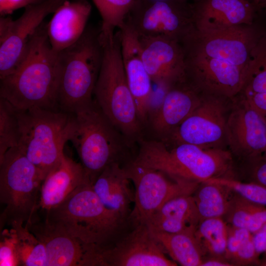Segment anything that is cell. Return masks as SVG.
I'll list each match as a JSON object with an SVG mask.
<instances>
[{"mask_svg": "<svg viewBox=\"0 0 266 266\" xmlns=\"http://www.w3.org/2000/svg\"><path fill=\"white\" fill-rule=\"evenodd\" d=\"M262 36L254 24L207 32L195 29L181 43L187 80L203 94L235 98Z\"/></svg>", "mask_w": 266, "mask_h": 266, "instance_id": "1", "label": "cell"}, {"mask_svg": "<svg viewBox=\"0 0 266 266\" xmlns=\"http://www.w3.org/2000/svg\"><path fill=\"white\" fill-rule=\"evenodd\" d=\"M58 53L52 48L43 22L28 43L15 70L0 79V98L15 108H58Z\"/></svg>", "mask_w": 266, "mask_h": 266, "instance_id": "2", "label": "cell"}, {"mask_svg": "<svg viewBox=\"0 0 266 266\" xmlns=\"http://www.w3.org/2000/svg\"><path fill=\"white\" fill-rule=\"evenodd\" d=\"M43 218L97 251L111 246L133 227L129 218L103 204L90 183L77 188L59 205L44 212Z\"/></svg>", "mask_w": 266, "mask_h": 266, "instance_id": "3", "label": "cell"}, {"mask_svg": "<svg viewBox=\"0 0 266 266\" xmlns=\"http://www.w3.org/2000/svg\"><path fill=\"white\" fill-rule=\"evenodd\" d=\"M133 161L171 176L199 183L224 177L232 166V153L229 151L188 143L169 147L160 139L140 140Z\"/></svg>", "mask_w": 266, "mask_h": 266, "instance_id": "4", "label": "cell"}, {"mask_svg": "<svg viewBox=\"0 0 266 266\" xmlns=\"http://www.w3.org/2000/svg\"><path fill=\"white\" fill-rule=\"evenodd\" d=\"M102 42V61L94 91V100L125 139L140 140L143 125L126 78L118 31Z\"/></svg>", "mask_w": 266, "mask_h": 266, "instance_id": "5", "label": "cell"}, {"mask_svg": "<svg viewBox=\"0 0 266 266\" xmlns=\"http://www.w3.org/2000/svg\"><path fill=\"white\" fill-rule=\"evenodd\" d=\"M103 58L100 29L87 27L74 43L58 53L59 109L73 114L91 104Z\"/></svg>", "mask_w": 266, "mask_h": 266, "instance_id": "6", "label": "cell"}, {"mask_svg": "<svg viewBox=\"0 0 266 266\" xmlns=\"http://www.w3.org/2000/svg\"><path fill=\"white\" fill-rule=\"evenodd\" d=\"M18 123L17 147L33 164L43 181L60 163L69 140L73 114L58 108H15Z\"/></svg>", "mask_w": 266, "mask_h": 266, "instance_id": "7", "label": "cell"}, {"mask_svg": "<svg viewBox=\"0 0 266 266\" xmlns=\"http://www.w3.org/2000/svg\"><path fill=\"white\" fill-rule=\"evenodd\" d=\"M69 140L92 185L101 172L124 159L123 136L105 116L94 100L73 114Z\"/></svg>", "mask_w": 266, "mask_h": 266, "instance_id": "8", "label": "cell"}, {"mask_svg": "<svg viewBox=\"0 0 266 266\" xmlns=\"http://www.w3.org/2000/svg\"><path fill=\"white\" fill-rule=\"evenodd\" d=\"M43 180L35 166L17 147L0 158V225L30 223L36 214Z\"/></svg>", "mask_w": 266, "mask_h": 266, "instance_id": "9", "label": "cell"}, {"mask_svg": "<svg viewBox=\"0 0 266 266\" xmlns=\"http://www.w3.org/2000/svg\"><path fill=\"white\" fill-rule=\"evenodd\" d=\"M123 167L134 188V201L129 217L132 227L146 225L164 203L178 196L192 195L200 183L171 176L133 160Z\"/></svg>", "mask_w": 266, "mask_h": 266, "instance_id": "10", "label": "cell"}, {"mask_svg": "<svg viewBox=\"0 0 266 266\" xmlns=\"http://www.w3.org/2000/svg\"><path fill=\"white\" fill-rule=\"evenodd\" d=\"M125 23L139 37H162L181 44L195 29L192 3L180 0H140Z\"/></svg>", "mask_w": 266, "mask_h": 266, "instance_id": "11", "label": "cell"}, {"mask_svg": "<svg viewBox=\"0 0 266 266\" xmlns=\"http://www.w3.org/2000/svg\"><path fill=\"white\" fill-rule=\"evenodd\" d=\"M145 224H139L123 234L113 244L94 250L91 266H176Z\"/></svg>", "mask_w": 266, "mask_h": 266, "instance_id": "12", "label": "cell"}, {"mask_svg": "<svg viewBox=\"0 0 266 266\" xmlns=\"http://www.w3.org/2000/svg\"><path fill=\"white\" fill-rule=\"evenodd\" d=\"M67 0H44L25 7L13 20L0 19V79L13 72L22 60L28 43L45 18Z\"/></svg>", "mask_w": 266, "mask_h": 266, "instance_id": "13", "label": "cell"}, {"mask_svg": "<svg viewBox=\"0 0 266 266\" xmlns=\"http://www.w3.org/2000/svg\"><path fill=\"white\" fill-rule=\"evenodd\" d=\"M194 109L165 139V143L193 144L203 148L217 147L226 140L227 117L221 99L223 97L204 94Z\"/></svg>", "mask_w": 266, "mask_h": 266, "instance_id": "14", "label": "cell"}, {"mask_svg": "<svg viewBox=\"0 0 266 266\" xmlns=\"http://www.w3.org/2000/svg\"><path fill=\"white\" fill-rule=\"evenodd\" d=\"M226 141L231 153L246 162L263 156L266 149V119L240 98L227 117Z\"/></svg>", "mask_w": 266, "mask_h": 266, "instance_id": "15", "label": "cell"}, {"mask_svg": "<svg viewBox=\"0 0 266 266\" xmlns=\"http://www.w3.org/2000/svg\"><path fill=\"white\" fill-rule=\"evenodd\" d=\"M141 57L152 82L164 91L187 80L182 45L162 37H139Z\"/></svg>", "mask_w": 266, "mask_h": 266, "instance_id": "16", "label": "cell"}, {"mask_svg": "<svg viewBox=\"0 0 266 266\" xmlns=\"http://www.w3.org/2000/svg\"><path fill=\"white\" fill-rule=\"evenodd\" d=\"M118 31L128 84L135 101L139 119L144 125L148 122L151 113L152 81L141 57L137 35L126 23Z\"/></svg>", "mask_w": 266, "mask_h": 266, "instance_id": "17", "label": "cell"}, {"mask_svg": "<svg viewBox=\"0 0 266 266\" xmlns=\"http://www.w3.org/2000/svg\"><path fill=\"white\" fill-rule=\"evenodd\" d=\"M26 225L44 246L46 266H89V248L60 226L35 217Z\"/></svg>", "mask_w": 266, "mask_h": 266, "instance_id": "18", "label": "cell"}, {"mask_svg": "<svg viewBox=\"0 0 266 266\" xmlns=\"http://www.w3.org/2000/svg\"><path fill=\"white\" fill-rule=\"evenodd\" d=\"M164 93L161 103L148 120L160 140L166 138L191 114L202 97L188 80L171 86Z\"/></svg>", "mask_w": 266, "mask_h": 266, "instance_id": "19", "label": "cell"}, {"mask_svg": "<svg viewBox=\"0 0 266 266\" xmlns=\"http://www.w3.org/2000/svg\"><path fill=\"white\" fill-rule=\"evenodd\" d=\"M192 5L194 26L200 32L254 24L256 10L247 0H201Z\"/></svg>", "mask_w": 266, "mask_h": 266, "instance_id": "20", "label": "cell"}, {"mask_svg": "<svg viewBox=\"0 0 266 266\" xmlns=\"http://www.w3.org/2000/svg\"><path fill=\"white\" fill-rule=\"evenodd\" d=\"M91 5L86 0H67L55 11L46 24L52 49L59 53L76 42L86 29Z\"/></svg>", "mask_w": 266, "mask_h": 266, "instance_id": "21", "label": "cell"}, {"mask_svg": "<svg viewBox=\"0 0 266 266\" xmlns=\"http://www.w3.org/2000/svg\"><path fill=\"white\" fill-rule=\"evenodd\" d=\"M86 183L91 184L81 163L65 154L60 164L42 182L37 210L45 212L55 208L77 188Z\"/></svg>", "mask_w": 266, "mask_h": 266, "instance_id": "22", "label": "cell"}, {"mask_svg": "<svg viewBox=\"0 0 266 266\" xmlns=\"http://www.w3.org/2000/svg\"><path fill=\"white\" fill-rule=\"evenodd\" d=\"M131 181L123 166L114 163L101 172L92 186L106 208L129 218L134 201Z\"/></svg>", "mask_w": 266, "mask_h": 266, "instance_id": "23", "label": "cell"}, {"mask_svg": "<svg viewBox=\"0 0 266 266\" xmlns=\"http://www.w3.org/2000/svg\"><path fill=\"white\" fill-rule=\"evenodd\" d=\"M192 195H180L169 200L146 225L151 230L166 233H195L200 219Z\"/></svg>", "mask_w": 266, "mask_h": 266, "instance_id": "24", "label": "cell"}, {"mask_svg": "<svg viewBox=\"0 0 266 266\" xmlns=\"http://www.w3.org/2000/svg\"><path fill=\"white\" fill-rule=\"evenodd\" d=\"M172 260L183 266H200L203 256L194 233H170L150 230Z\"/></svg>", "mask_w": 266, "mask_h": 266, "instance_id": "25", "label": "cell"}, {"mask_svg": "<svg viewBox=\"0 0 266 266\" xmlns=\"http://www.w3.org/2000/svg\"><path fill=\"white\" fill-rule=\"evenodd\" d=\"M234 192L218 183L203 182L198 186L193 197L200 221L211 218H223L227 213Z\"/></svg>", "mask_w": 266, "mask_h": 266, "instance_id": "26", "label": "cell"}, {"mask_svg": "<svg viewBox=\"0 0 266 266\" xmlns=\"http://www.w3.org/2000/svg\"><path fill=\"white\" fill-rule=\"evenodd\" d=\"M228 226L223 218H207L200 222L194 236L203 258L217 257L226 259Z\"/></svg>", "mask_w": 266, "mask_h": 266, "instance_id": "27", "label": "cell"}, {"mask_svg": "<svg viewBox=\"0 0 266 266\" xmlns=\"http://www.w3.org/2000/svg\"><path fill=\"white\" fill-rule=\"evenodd\" d=\"M223 219L228 224L246 229L253 234L266 223V206L248 200L234 192Z\"/></svg>", "mask_w": 266, "mask_h": 266, "instance_id": "28", "label": "cell"}, {"mask_svg": "<svg viewBox=\"0 0 266 266\" xmlns=\"http://www.w3.org/2000/svg\"><path fill=\"white\" fill-rule=\"evenodd\" d=\"M15 249L22 266H46V252L43 244L26 224L14 221L9 225Z\"/></svg>", "mask_w": 266, "mask_h": 266, "instance_id": "29", "label": "cell"}, {"mask_svg": "<svg viewBox=\"0 0 266 266\" xmlns=\"http://www.w3.org/2000/svg\"><path fill=\"white\" fill-rule=\"evenodd\" d=\"M101 17L100 33L106 38L125 24L130 13L140 0H92Z\"/></svg>", "mask_w": 266, "mask_h": 266, "instance_id": "30", "label": "cell"}, {"mask_svg": "<svg viewBox=\"0 0 266 266\" xmlns=\"http://www.w3.org/2000/svg\"><path fill=\"white\" fill-rule=\"evenodd\" d=\"M18 123L15 108L0 98V158L18 142Z\"/></svg>", "mask_w": 266, "mask_h": 266, "instance_id": "31", "label": "cell"}, {"mask_svg": "<svg viewBox=\"0 0 266 266\" xmlns=\"http://www.w3.org/2000/svg\"><path fill=\"white\" fill-rule=\"evenodd\" d=\"M210 182L225 185L246 200L266 206V187L257 183L242 182L230 177H220L209 179Z\"/></svg>", "mask_w": 266, "mask_h": 266, "instance_id": "32", "label": "cell"}, {"mask_svg": "<svg viewBox=\"0 0 266 266\" xmlns=\"http://www.w3.org/2000/svg\"><path fill=\"white\" fill-rule=\"evenodd\" d=\"M0 266H20L15 249L14 239L10 230H4L1 232Z\"/></svg>", "mask_w": 266, "mask_h": 266, "instance_id": "33", "label": "cell"}, {"mask_svg": "<svg viewBox=\"0 0 266 266\" xmlns=\"http://www.w3.org/2000/svg\"><path fill=\"white\" fill-rule=\"evenodd\" d=\"M228 225L225 258L230 262L241 245L251 238L253 236V234L246 229L234 227L228 224Z\"/></svg>", "mask_w": 266, "mask_h": 266, "instance_id": "34", "label": "cell"}, {"mask_svg": "<svg viewBox=\"0 0 266 266\" xmlns=\"http://www.w3.org/2000/svg\"><path fill=\"white\" fill-rule=\"evenodd\" d=\"M258 257L252 236L241 245L231 260L230 262L233 266H245L257 264L258 262Z\"/></svg>", "mask_w": 266, "mask_h": 266, "instance_id": "35", "label": "cell"}, {"mask_svg": "<svg viewBox=\"0 0 266 266\" xmlns=\"http://www.w3.org/2000/svg\"><path fill=\"white\" fill-rule=\"evenodd\" d=\"M247 162L250 182L266 187V157L262 156Z\"/></svg>", "mask_w": 266, "mask_h": 266, "instance_id": "36", "label": "cell"}, {"mask_svg": "<svg viewBox=\"0 0 266 266\" xmlns=\"http://www.w3.org/2000/svg\"><path fill=\"white\" fill-rule=\"evenodd\" d=\"M44 0H0V15L12 13L22 7L40 2Z\"/></svg>", "mask_w": 266, "mask_h": 266, "instance_id": "37", "label": "cell"}, {"mask_svg": "<svg viewBox=\"0 0 266 266\" xmlns=\"http://www.w3.org/2000/svg\"><path fill=\"white\" fill-rule=\"evenodd\" d=\"M266 119V94H239Z\"/></svg>", "mask_w": 266, "mask_h": 266, "instance_id": "38", "label": "cell"}, {"mask_svg": "<svg viewBox=\"0 0 266 266\" xmlns=\"http://www.w3.org/2000/svg\"><path fill=\"white\" fill-rule=\"evenodd\" d=\"M253 239L258 255L266 253V223L253 234Z\"/></svg>", "mask_w": 266, "mask_h": 266, "instance_id": "39", "label": "cell"}, {"mask_svg": "<svg viewBox=\"0 0 266 266\" xmlns=\"http://www.w3.org/2000/svg\"><path fill=\"white\" fill-rule=\"evenodd\" d=\"M200 266H233L226 259L217 257L204 258Z\"/></svg>", "mask_w": 266, "mask_h": 266, "instance_id": "40", "label": "cell"}, {"mask_svg": "<svg viewBox=\"0 0 266 266\" xmlns=\"http://www.w3.org/2000/svg\"><path fill=\"white\" fill-rule=\"evenodd\" d=\"M256 11L266 8V0H252Z\"/></svg>", "mask_w": 266, "mask_h": 266, "instance_id": "41", "label": "cell"}, {"mask_svg": "<svg viewBox=\"0 0 266 266\" xmlns=\"http://www.w3.org/2000/svg\"><path fill=\"white\" fill-rule=\"evenodd\" d=\"M184 2H187L190 3H196L199 2L201 0H180Z\"/></svg>", "mask_w": 266, "mask_h": 266, "instance_id": "42", "label": "cell"}, {"mask_svg": "<svg viewBox=\"0 0 266 266\" xmlns=\"http://www.w3.org/2000/svg\"><path fill=\"white\" fill-rule=\"evenodd\" d=\"M263 156H265V157H266V151H265Z\"/></svg>", "mask_w": 266, "mask_h": 266, "instance_id": "43", "label": "cell"}, {"mask_svg": "<svg viewBox=\"0 0 266 266\" xmlns=\"http://www.w3.org/2000/svg\"><path fill=\"white\" fill-rule=\"evenodd\" d=\"M262 266H266V262L265 263H264L263 264V265H262Z\"/></svg>", "mask_w": 266, "mask_h": 266, "instance_id": "44", "label": "cell"}, {"mask_svg": "<svg viewBox=\"0 0 266 266\" xmlns=\"http://www.w3.org/2000/svg\"><path fill=\"white\" fill-rule=\"evenodd\" d=\"M248 0V1H250L252 2V0Z\"/></svg>", "mask_w": 266, "mask_h": 266, "instance_id": "45", "label": "cell"}]
</instances>
